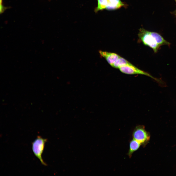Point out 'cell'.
<instances>
[{"label":"cell","mask_w":176,"mask_h":176,"mask_svg":"<svg viewBox=\"0 0 176 176\" xmlns=\"http://www.w3.org/2000/svg\"><path fill=\"white\" fill-rule=\"evenodd\" d=\"M138 35L139 39L144 45L152 48L155 53L157 52L160 46L157 44L150 31L143 28H140Z\"/></svg>","instance_id":"cell-1"},{"label":"cell","mask_w":176,"mask_h":176,"mask_svg":"<svg viewBox=\"0 0 176 176\" xmlns=\"http://www.w3.org/2000/svg\"><path fill=\"white\" fill-rule=\"evenodd\" d=\"M132 136L133 139L140 143L143 147L148 143L150 137V133L145 130L143 125L136 126L133 131Z\"/></svg>","instance_id":"cell-2"},{"label":"cell","mask_w":176,"mask_h":176,"mask_svg":"<svg viewBox=\"0 0 176 176\" xmlns=\"http://www.w3.org/2000/svg\"><path fill=\"white\" fill-rule=\"evenodd\" d=\"M47 139L43 138L40 136L32 143V151L35 155L43 165L46 166L47 164L44 161L42 157V154L44 150L45 144Z\"/></svg>","instance_id":"cell-3"},{"label":"cell","mask_w":176,"mask_h":176,"mask_svg":"<svg viewBox=\"0 0 176 176\" xmlns=\"http://www.w3.org/2000/svg\"><path fill=\"white\" fill-rule=\"evenodd\" d=\"M122 73L129 75L139 74L147 76L155 80L159 83H163L162 81L159 79L155 78L150 74L144 71L139 69L132 64L124 66L119 68Z\"/></svg>","instance_id":"cell-4"},{"label":"cell","mask_w":176,"mask_h":176,"mask_svg":"<svg viewBox=\"0 0 176 176\" xmlns=\"http://www.w3.org/2000/svg\"><path fill=\"white\" fill-rule=\"evenodd\" d=\"M99 52L100 55L104 58L110 65L114 63L121 56L113 53L100 50Z\"/></svg>","instance_id":"cell-5"},{"label":"cell","mask_w":176,"mask_h":176,"mask_svg":"<svg viewBox=\"0 0 176 176\" xmlns=\"http://www.w3.org/2000/svg\"><path fill=\"white\" fill-rule=\"evenodd\" d=\"M108 5L106 9L107 10H114L125 6V4L121 0H108Z\"/></svg>","instance_id":"cell-6"},{"label":"cell","mask_w":176,"mask_h":176,"mask_svg":"<svg viewBox=\"0 0 176 176\" xmlns=\"http://www.w3.org/2000/svg\"><path fill=\"white\" fill-rule=\"evenodd\" d=\"M141 144L136 140L133 139L130 142V147L128 155L129 157H131L132 155L135 151L140 147Z\"/></svg>","instance_id":"cell-7"},{"label":"cell","mask_w":176,"mask_h":176,"mask_svg":"<svg viewBox=\"0 0 176 176\" xmlns=\"http://www.w3.org/2000/svg\"><path fill=\"white\" fill-rule=\"evenodd\" d=\"M150 32L151 34L154 38L157 44L160 46L163 45H170V43L165 39L159 33L154 32Z\"/></svg>","instance_id":"cell-8"},{"label":"cell","mask_w":176,"mask_h":176,"mask_svg":"<svg viewBox=\"0 0 176 176\" xmlns=\"http://www.w3.org/2000/svg\"><path fill=\"white\" fill-rule=\"evenodd\" d=\"M132 64L126 59L120 56L115 62L110 66L114 68L119 69L122 66Z\"/></svg>","instance_id":"cell-9"},{"label":"cell","mask_w":176,"mask_h":176,"mask_svg":"<svg viewBox=\"0 0 176 176\" xmlns=\"http://www.w3.org/2000/svg\"><path fill=\"white\" fill-rule=\"evenodd\" d=\"M108 0H98V5L96 12L106 9L108 4Z\"/></svg>","instance_id":"cell-10"},{"label":"cell","mask_w":176,"mask_h":176,"mask_svg":"<svg viewBox=\"0 0 176 176\" xmlns=\"http://www.w3.org/2000/svg\"><path fill=\"white\" fill-rule=\"evenodd\" d=\"M2 0H0V13H2L5 11L6 10L7 8L5 7L2 4Z\"/></svg>","instance_id":"cell-11"},{"label":"cell","mask_w":176,"mask_h":176,"mask_svg":"<svg viewBox=\"0 0 176 176\" xmlns=\"http://www.w3.org/2000/svg\"><path fill=\"white\" fill-rule=\"evenodd\" d=\"M175 0V1H176V0Z\"/></svg>","instance_id":"cell-12"}]
</instances>
